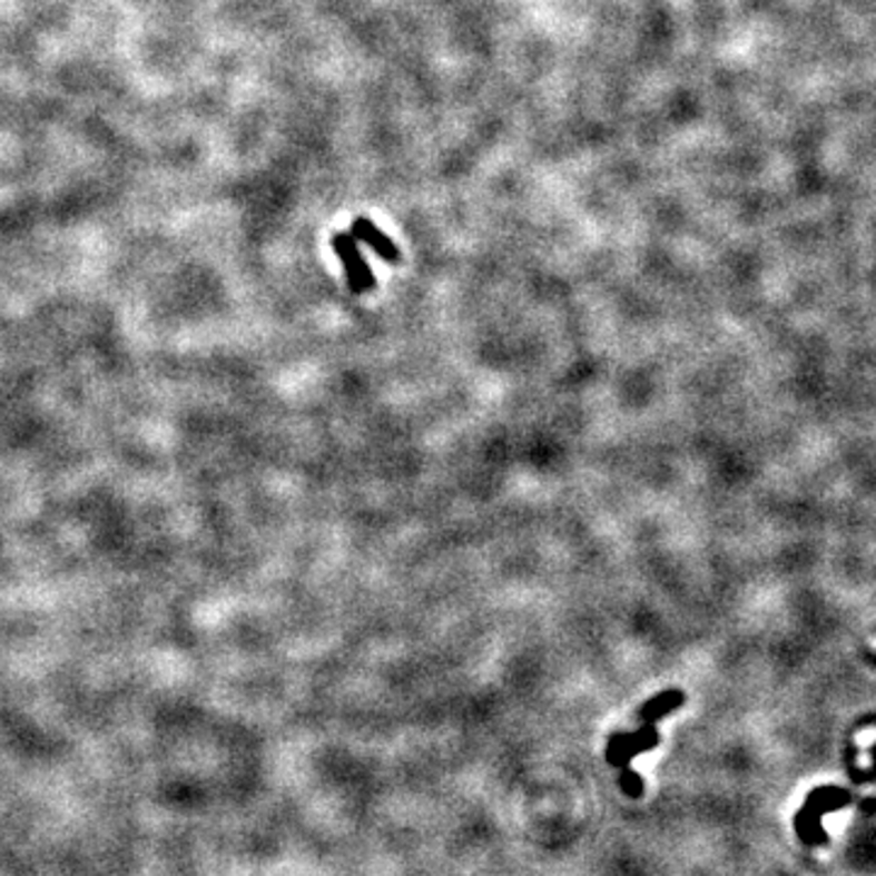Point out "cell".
I'll list each match as a JSON object with an SVG mask.
<instances>
[{
    "mask_svg": "<svg viewBox=\"0 0 876 876\" xmlns=\"http://www.w3.org/2000/svg\"><path fill=\"white\" fill-rule=\"evenodd\" d=\"M849 804H853V794L843 787H833V784H826V787H818L810 791L799 814L794 816V830L799 835V840L806 847L828 845V833L823 828V816L830 814V810H840Z\"/></svg>",
    "mask_w": 876,
    "mask_h": 876,
    "instance_id": "obj_1",
    "label": "cell"
},
{
    "mask_svg": "<svg viewBox=\"0 0 876 876\" xmlns=\"http://www.w3.org/2000/svg\"><path fill=\"white\" fill-rule=\"evenodd\" d=\"M332 246H334V252H336L338 260H342V266H344L348 291L353 295H363V293L373 291V287L377 285V280L373 276L368 260H365V256L361 254L358 242L351 237V232L334 234Z\"/></svg>",
    "mask_w": 876,
    "mask_h": 876,
    "instance_id": "obj_2",
    "label": "cell"
},
{
    "mask_svg": "<svg viewBox=\"0 0 876 876\" xmlns=\"http://www.w3.org/2000/svg\"><path fill=\"white\" fill-rule=\"evenodd\" d=\"M660 745V734L656 726H640L636 734H613L607 745V760L609 765L626 769L631 767L636 755H643L656 750Z\"/></svg>",
    "mask_w": 876,
    "mask_h": 876,
    "instance_id": "obj_3",
    "label": "cell"
},
{
    "mask_svg": "<svg viewBox=\"0 0 876 876\" xmlns=\"http://www.w3.org/2000/svg\"><path fill=\"white\" fill-rule=\"evenodd\" d=\"M351 237L356 239V242H363L365 246H371L377 256H381L383 260H387V264H400V260H402L400 248L395 246V242H392L387 234L381 227H377L375 222H371L368 217H358L356 222H353Z\"/></svg>",
    "mask_w": 876,
    "mask_h": 876,
    "instance_id": "obj_4",
    "label": "cell"
},
{
    "mask_svg": "<svg viewBox=\"0 0 876 876\" xmlns=\"http://www.w3.org/2000/svg\"><path fill=\"white\" fill-rule=\"evenodd\" d=\"M685 701H687L685 691L667 689V691H660V695L652 697L650 701H646V706L638 711V716H640V721H643V726H656L658 721H662L665 716H670L672 711L682 709Z\"/></svg>",
    "mask_w": 876,
    "mask_h": 876,
    "instance_id": "obj_5",
    "label": "cell"
},
{
    "mask_svg": "<svg viewBox=\"0 0 876 876\" xmlns=\"http://www.w3.org/2000/svg\"><path fill=\"white\" fill-rule=\"evenodd\" d=\"M621 789L626 796H631V799H640V796H643V791H646V784H643V779H640L638 771L626 767V769H621Z\"/></svg>",
    "mask_w": 876,
    "mask_h": 876,
    "instance_id": "obj_6",
    "label": "cell"
},
{
    "mask_svg": "<svg viewBox=\"0 0 876 876\" xmlns=\"http://www.w3.org/2000/svg\"><path fill=\"white\" fill-rule=\"evenodd\" d=\"M869 757H872L869 769H853L855 781H876V745L869 748Z\"/></svg>",
    "mask_w": 876,
    "mask_h": 876,
    "instance_id": "obj_7",
    "label": "cell"
},
{
    "mask_svg": "<svg viewBox=\"0 0 876 876\" xmlns=\"http://www.w3.org/2000/svg\"><path fill=\"white\" fill-rule=\"evenodd\" d=\"M859 726H876V713H872V716H867V718H862V724Z\"/></svg>",
    "mask_w": 876,
    "mask_h": 876,
    "instance_id": "obj_8",
    "label": "cell"
}]
</instances>
